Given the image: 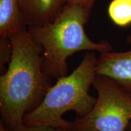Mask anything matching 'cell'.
Wrapping results in <instances>:
<instances>
[{
    "label": "cell",
    "mask_w": 131,
    "mask_h": 131,
    "mask_svg": "<svg viewBox=\"0 0 131 131\" xmlns=\"http://www.w3.org/2000/svg\"><path fill=\"white\" fill-rule=\"evenodd\" d=\"M12 54L0 76L1 122L10 131L24 124L25 115L37 108L52 86V77L42 70V49L28 30L9 37Z\"/></svg>",
    "instance_id": "6da1fadb"
},
{
    "label": "cell",
    "mask_w": 131,
    "mask_h": 131,
    "mask_svg": "<svg viewBox=\"0 0 131 131\" xmlns=\"http://www.w3.org/2000/svg\"><path fill=\"white\" fill-rule=\"evenodd\" d=\"M91 9L80 4H67L56 19L36 27H29V34L42 49V70L57 79L68 74V59L78 52L112 50L107 41H92L87 35L84 26Z\"/></svg>",
    "instance_id": "7a4b0ae2"
},
{
    "label": "cell",
    "mask_w": 131,
    "mask_h": 131,
    "mask_svg": "<svg viewBox=\"0 0 131 131\" xmlns=\"http://www.w3.org/2000/svg\"><path fill=\"white\" fill-rule=\"evenodd\" d=\"M97 59L94 51L87 52L77 68L70 74L58 78L39 106L25 115L24 124L69 130L72 122L63 118L65 113L74 111L77 117L88 114L96 101L89 92L96 75Z\"/></svg>",
    "instance_id": "3957f363"
},
{
    "label": "cell",
    "mask_w": 131,
    "mask_h": 131,
    "mask_svg": "<svg viewBox=\"0 0 131 131\" xmlns=\"http://www.w3.org/2000/svg\"><path fill=\"white\" fill-rule=\"evenodd\" d=\"M95 104L86 115L76 117L69 131H126L131 121V95L114 80L96 74Z\"/></svg>",
    "instance_id": "277c9868"
},
{
    "label": "cell",
    "mask_w": 131,
    "mask_h": 131,
    "mask_svg": "<svg viewBox=\"0 0 131 131\" xmlns=\"http://www.w3.org/2000/svg\"><path fill=\"white\" fill-rule=\"evenodd\" d=\"M96 74L112 78L131 95V49L100 53L96 61Z\"/></svg>",
    "instance_id": "5b68a950"
},
{
    "label": "cell",
    "mask_w": 131,
    "mask_h": 131,
    "mask_svg": "<svg viewBox=\"0 0 131 131\" xmlns=\"http://www.w3.org/2000/svg\"><path fill=\"white\" fill-rule=\"evenodd\" d=\"M26 25L42 26L52 22L62 12L68 0H19Z\"/></svg>",
    "instance_id": "8992f818"
},
{
    "label": "cell",
    "mask_w": 131,
    "mask_h": 131,
    "mask_svg": "<svg viewBox=\"0 0 131 131\" xmlns=\"http://www.w3.org/2000/svg\"><path fill=\"white\" fill-rule=\"evenodd\" d=\"M26 26L19 0H0V37H10Z\"/></svg>",
    "instance_id": "52a82bcc"
},
{
    "label": "cell",
    "mask_w": 131,
    "mask_h": 131,
    "mask_svg": "<svg viewBox=\"0 0 131 131\" xmlns=\"http://www.w3.org/2000/svg\"><path fill=\"white\" fill-rule=\"evenodd\" d=\"M108 14L112 22L119 27L131 24V0H112L108 7Z\"/></svg>",
    "instance_id": "ba28073f"
},
{
    "label": "cell",
    "mask_w": 131,
    "mask_h": 131,
    "mask_svg": "<svg viewBox=\"0 0 131 131\" xmlns=\"http://www.w3.org/2000/svg\"><path fill=\"white\" fill-rule=\"evenodd\" d=\"M12 54V46L10 38L0 37V70L1 73H4L6 65L9 64Z\"/></svg>",
    "instance_id": "9c48e42d"
},
{
    "label": "cell",
    "mask_w": 131,
    "mask_h": 131,
    "mask_svg": "<svg viewBox=\"0 0 131 131\" xmlns=\"http://www.w3.org/2000/svg\"><path fill=\"white\" fill-rule=\"evenodd\" d=\"M13 131H69L68 129L63 128H56L47 126L36 125L28 126L24 124L23 126Z\"/></svg>",
    "instance_id": "30bf717a"
},
{
    "label": "cell",
    "mask_w": 131,
    "mask_h": 131,
    "mask_svg": "<svg viewBox=\"0 0 131 131\" xmlns=\"http://www.w3.org/2000/svg\"><path fill=\"white\" fill-rule=\"evenodd\" d=\"M95 1L96 0H68V4H80L92 9Z\"/></svg>",
    "instance_id": "8fae6325"
},
{
    "label": "cell",
    "mask_w": 131,
    "mask_h": 131,
    "mask_svg": "<svg viewBox=\"0 0 131 131\" xmlns=\"http://www.w3.org/2000/svg\"><path fill=\"white\" fill-rule=\"evenodd\" d=\"M0 131H10L9 129L7 128L4 124L1 122H0Z\"/></svg>",
    "instance_id": "7c38bea8"
},
{
    "label": "cell",
    "mask_w": 131,
    "mask_h": 131,
    "mask_svg": "<svg viewBox=\"0 0 131 131\" xmlns=\"http://www.w3.org/2000/svg\"><path fill=\"white\" fill-rule=\"evenodd\" d=\"M126 131H131V121H130V122L129 123L128 126H127Z\"/></svg>",
    "instance_id": "4fadbf2b"
},
{
    "label": "cell",
    "mask_w": 131,
    "mask_h": 131,
    "mask_svg": "<svg viewBox=\"0 0 131 131\" xmlns=\"http://www.w3.org/2000/svg\"><path fill=\"white\" fill-rule=\"evenodd\" d=\"M127 42H128L129 44H131V34L128 37H127Z\"/></svg>",
    "instance_id": "5bb4252c"
}]
</instances>
